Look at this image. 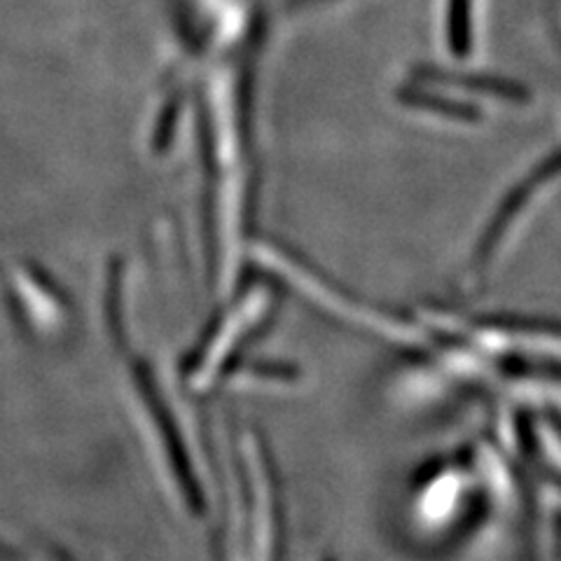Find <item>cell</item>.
Masks as SVG:
<instances>
[{
  "label": "cell",
  "instance_id": "6da1fadb",
  "mask_svg": "<svg viewBox=\"0 0 561 561\" xmlns=\"http://www.w3.org/2000/svg\"><path fill=\"white\" fill-rule=\"evenodd\" d=\"M426 78L435 80V82H454L459 87H468V90H480L486 92L491 96H501V99H511V101H526V90L517 82H507V80H499V78H476V76H454V73H440V70L428 68Z\"/></svg>",
  "mask_w": 561,
  "mask_h": 561
},
{
  "label": "cell",
  "instance_id": "7a4b0ae2",
  "mask_svg": "<svg viewBox=\"0 0 561 561\" xmlns=\"http://www.w3.org/2000/svg\"><path fill=\"white\" fill-rule=\"evenodd\" d=\"M447 33L456 57L470 51V0H449Z\"/></svg>",
  "mask_w": 561,
  "mask_h": 561
},
{
  "label": "cell",
  "instance_id": "3957f363",
  "mask_svg": "<svg viewBox=\"0 0 561 561\" xmlns=\"http://www.w3.org/2000/svg\"><path fill=\"white\" fill-rule=\"evenodd\" d=\"M410 94V92H405ZM410 103L414 105H421V108H440L445 115H451V117H461V119H472L476 117V108L472 105H463V103H454V101H445V99H435L431 94H424L419 92V96H405Z\"/></svg>",
  "mask_w": 561,
  "mask_h": 561
}]
</instances>
